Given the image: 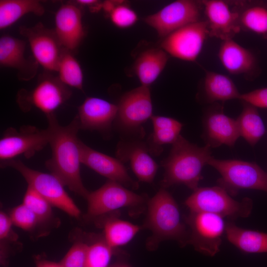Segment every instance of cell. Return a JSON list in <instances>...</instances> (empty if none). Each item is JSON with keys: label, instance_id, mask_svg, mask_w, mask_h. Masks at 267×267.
I'll list each match as a JSON object with an SVG mask.
<instances>
[{"label": "cell", "instance_id": "cell-2", "mask_svg": "<svg viewBox=\"0 0 267 267\" xmlns=\"http://www.w3.org/2000/svg\"><path fill=\"white\" fill-rule=\"evenodd\" d=\"M168 156L161 163L164 169L161 187L183 184L193 191L203 178L202 171L212 157L211 148L199 147L180 135L172 144Z\"/></svg>", "mask_w": 267, "mask_h": 267}, {"label": "cell", "instance_id": "cell-25", "mask_svg": "<svg viewBox=\"0 0 267 267\" xmlns=\"http://www.w3.org/2000/svg\"><path fill=\"white\" fill-rule=\"evenodd\" d=\"M225 234L227 240L243 252L267 253V233L243 228L227 222Z\"/></svg>", "mask_w": 267, "mask_h": 267}, {"label": "cell", "instance_id": "cell-30", "mask_svg": "<svg viewBox=\"0 0 267 267\" xmlns=\"http://www.w3.org/2000/svg\"><path fill=\"white\" fill-rule=\"evenodd\" d=\"M59 80L67 87L83 89V73L73 52L64 49L56 71Z\"/></svg>", "mask_w": 267, "mask_h": 267}, {"label": "cell", "instance_id": "cell-24", "mask_svg": "<svg viewBox=\"0 0 267 267\" xmlns=\"http://www.w3.org/2000/svg\"><path fill=\"white\" fill-rule=\"evenodd\" d=\"M168 60V53L161 47L147 49L140 53L135 61L134 71L141 85L150 87L163 71Z\"/></svg>", "mask_w": 267, "mask_h": 267}, {"label": "cell", "instance_id": "cell-5", "mask_svg": "<svg viewBox=\"0 0 267 267\" xmlns=\"http://www.w3.org/2000/svg\"><path fill=\"white\" fill-rule=\"evenodd\" d=\"M220 174L219 186L231 196L241 189H256L267 192V173L254 162L239 160H220L212 156L208 162Z\"/></svg>", "mask_w": 267, "mask_h": 267}, {"label": "cell", "instance_id": "cell-11", "mask_svg": "<svg viewBox=\"0 0 267 267\" xmlns=\"http://www.w3.org/2000/svg\"><path fill=\"white\" fill-rule=\"evenodd\" d=\"M88 215L96 217L126 207H133L146 201L144 195L137 194L123 185L108 180L87 197Z\"/></svg>", "mask_w": 267, "mask_h": 267}, {"label": "cell", "instance_id": "cell-22", "mask_svg": "<svg viewBox=\"0 0 267 267\" xmlns=\"http://www.w3.org/2000/svg\"><path fill=\"white\" fill-rule=\"evenodd\" d=\"M218 56L223 67L231 74H249L256 67L254 54L232 39L223 41Z\"/></svg>", "mask_w": 267, "mask_h": 267}, {"label": "cell", "instance_id": "cell-23", "mask_svg": "<svg viewBox=\"0 0 267 267\" xmlns=\"http://www.w3.org/2000/svg\"><path fill=\"white\" fill-rule=\"evenodd\" d=\"M150 120L153 132L145 143L151 155L158 156L164 145L172 144L177 140L183 125L174 118L163 116L153 115Z\"/></svg>", "mask_w": 267, "mask_h": 267}, {"label": "cell", "instance_id": "cell-36", "mask_svg": "<svg viewBox=\"0 0 267 267\" xmlns=\"http://www.w3.org/2000/svg\"><path fill=\"white\" fill-rule=\"evenodd\" d=\"M88 246L83 242L76 243L60 263L63 267H85Z\"/></svg>", "mask_w": 267, "mask_h": 267}, {"label": "cell", "instance_id": "cell-1", "mask_svg": "<svg viewBox=\"0 0 267 267\" xmlns=\"http://www.w3.org/2000/svg\"><path fill=\"white\" fill-rule=\"evenodd\" d=\"M51 156L45 166L69 189L86 199L89 192L85 187L81 175L79 143L80 130L76 116L67 125H60L55 115L47 117Z\"/></svg>", "mask_w": 267, "mask_h": 267}, {"label": "cell", "instance_id": "cell-10", "mask_svg": "<svg viewBox=\"0 0 267 267\" xmlns=\"http://www.w3.org/2000/svg\"><path fill=\"white\" fill-rule=\"evenodd\" d=\"M49 131L31 125H24L19 130L9 128L0 140V162L14 159L23 155L27 158L33 157L49 144Z\"/></svg>", "mask_w": 267, "mask_h": 267}, {"label": "cell", "instance_id": "cell-7", "mask_svg": "<svg viewBox=\"0 0 267 267\" xmlns=\"http://www.w3.org/2000/svg\"><path fill=\"white\" fill-rule=\"evenodd\" d=\"M2 168L11 167L18 172L28 183L52 206L61 210L72 217L79 218L81 211L64 189V185L52 174L29 168L20 160L1 162Z\"/></svg>", "mask_w": 267, "mask_h": 267}, {"label": "cell", "instance_id": "cell-40", "mask_svg": "<svg viewBox=\"0 0 267 267\" xmlns=\"http://www.w3.org/2000/svg\"><path fill=\"white\" fill-rule=\"evenodd\" d=\"M36 267H63L60 263H56L44 259L36 260Z\"/></svg>", "mask_w": 267, "mask_h": 267}, {"label": "cell", "instance_id": "cell-15", "mask_svg": "<svg viewBox=\"0 0 267 267\" xmlns=\"http://www.w3.org/2000/svg\"><path fill=\"white\" fill-rule=\"evenodd\" d=\"M117 104L97 97H87L78 107L76 116L80 130L109 134L114 127Z\"/></svg>", "mask_w": 267, "mask_h": 267}, {"label": "cell", "instance_id": "cell-32", "mask_svg": "<svg viewBox=\"0 0 267 267\" xmlns=\"http://www.w3.org/2000/svg\"><path fill=\"white\" fill-rule=\"evenodd\" d=\"M23 203L34 213L40 222L47 221L51 216L52 206L29 185L28 186L24 196Z\"/></svg>", "mask_w": 267, "mask_h": 267}, {"label": "cell", "instance_id": "cell-17", "mask_svg": "<svg viewBox=\"0 0 267 267\" xmlns=\"http://www.w3.org/2000/svg\"><path fill=\"white\" fill-rule=\"evenodd\" d=\"M79 146L82 164L109 180L117 182L126 187L138 188V183L130 176L123 163L118 158L96 151L81 140Z\"/></svg>", "mask_w": 267, "mask_h": 267}, {"label": "cell", "instance_id": "cell-20", "mask_svg": "<svg viewBox=\"0 0 267 267\" xmlns=\"http://www.w3.org/2000/svg\"><path fill=\"white\" fill-rule=\"evenodd\" d=\"M201 3L207 17L209 35L222 41L232 39L240 27L239 14L221 0H204Z\"/></svg>", "mask_w": 267, "mask_h": 267}, {"label": "cell", "instance_id": "cell-19", "mask_svg": "<svg viewBox=\"0 0 267 267\" xmlns=\"http://www.w3.org/2000/svg\"><path fill=\"white\" fill-rule=\"evenodd\" d=\"M54 31L64 48L76 50L85 35L80 8L72 4L61 5L55 13Z\"/></svg>", "mask_w": 267, "mask_h": 267}, {"label": "cell", "instance_id": "cell-3", "mask_svg": "<svg viewBox=\"0 0 267 267\" xmlns=\"http://www.w3.org/2000/svg\"><path fill=\"white\" fill-rule=\"evenodd\" d=\"M147 204V216L141 228L152 232L147 242L149 249L154 250L166 240H176L181 246L188 244V231L181 221L178 205L166 188L161 187Z\"/></svg>", "mask_w": 267, "mask_h": 267}, {"label": "cell", "instance_id": "cell-12", "mask_svg": "<svg viewBox=\"0 0 267 267\" xmlns=\"http://www.w3.org/2000/svg\"><path fill=\"white\" fill-rule=\"evenodd\" d=\"M208 35L207 21H198L182 27L165 37L160 47L174 57L193 62L200 54Z\"/></svg>", "mask_w": 267, "mask_h": 267}, {"label": "cell", "instance_id": "cell-42", "mask_svg": "<svg viewBox=\"0 0 267 267\" xmlns=\"http://www.w3.org/2000/svg\"><path fill=\"white\" fill-rule=\"evenodd\" d=\"M109 267H131L125 263H117Z\"/></svg>", "mask_w": 267, "mask_h": 267}, {"label": "cell", "instance_id": "cell-37", "mask_svg": "<svg viewBox=\"0 0 267 267\" xmlns=\"http://www.w3.org/2000/svg\"><path fill=\"white\" fill-rule=\"evenodd\" d=\"M239 99L256 108H267V87L241 94Z\"/></svg>", "mask_w": 267, "mask_h": 267}, {"label": "cell", "instance_id": "cell-29", "mask_svg": "<svg viewBox=\"0 0 267 267\" xmlns=\"http://www.w3.org/2000/svg\"><path fill=\"white\" fill-rule=\"evenodd\" d=\"M141 227L117 218L108 219L104 223V241L113 249L126 245Z\"/></svg>", "mask_w": 267, "mask_h": 267}, {"label": "cell", "instance_id": "cell-21", "mask_svg": "<svg viewBox=\"0 0 267 267\" xmlns=\"http://www.w3.org/2000/svg\"><path fill=\"white\" fill-rule=\"evenodd\" d=\"M25 46L24 41L10 35H3L0 38V66L17 70L19 78L28 81L36 75L38 63L26 58Z\"/></svg>", "mask_w": 267, "mask_h": 267}, {"label": "cell", "instance_id": "cell-28", "mask_svg": "<svg viewBox=\"0 0 267 267\" xmlns=\"http://www.w3.org/2000/svg\"><path fill=\"white\" fill-rule=\"evenodd\" d=\"M243 105L242 111L236 120L239 134L254 146L265 134L266 128L257 108L245 102Z\"/></svg>", "mask_w": 267, "mask_h": 267}, {"label": "cell", "instance_id": "cell-34", "mask_svg": "<svg viewBox=\"0 0 267 267\" xmlns=\"http://www.w3.org/2000/svg\"><path fill=\"white\" fill-rule=\"evenodd\" d=\"M9 215L13 224L25 230H30L40 223L34 213L23 203L14 207Z\"/></svg>", "mask_w": 267, "mask_h": 267}, {"label": "cell", "instance_id": "cell-33", "mask_svg": "<svg viewBox=\"0 0 267 267\" xmlns=\"http://www.w3.org/2000/svg\"><path fill=\"white\" fill-rule=\"evenodd\" d=\"M113 250L104 240L89 245L85 267H109Z\"/></svg>", "mask_w": 267, "mask_h": 267}, {"label": "cell", "instance_id": "cell-31", "mask_svg": "<svg viewBox=\"0 0 267 267\" xmlns=\"http://www.w3.org/2000/svg\"><path fill=\"white\" fill-rule=\"evenodd\" d=\"M240 22L247 29L257 34H267V8L254 6L246 9L240 17Z\"/></svg>", "mask_w": 267, "mask_h": 267}, {"label": "cell", "instance_id": "cell-27", "mask_svg": "<svg viewBox=\"0 0 267 267\" xmlns=\"http://www.w3.org/2000/svg\"><path fill=\"white\" fill-rule=\"evenodd\" d=\"M44 12V7L38 0H0V29L11 26L27 14L41 16Z\"/></svg>", "mask_w": 267, "mask_h": 267}, {"label": "cell", "instance_id": "cell-16", "mask_svg": "<svg viewBox=\"0 0 267 267\" xmlns=\"http://www.w3.org/2000/svg\"><path fill=\"white\" fill-rule=\"evenodd\" d=\"M116 158L123 163L129 162L139 181L152 183L158 165L151 157L145 142L141 139H122L116 150Z\"/></svg>", "mask_w": 267, "mask_h": 267}, {"label": "cell", "instance_id": "cell-41", "mask_svg": "<svg viewBox=\"0 0 267 267\" xmlns=\"http://www.w3.org/2000/svg\"><path fill=\"white\" fill-rule=\"evenodd\" d=\"M119 2L118 1H105L102 3V8L106 12L110 13Z\"/></svg>", "mask_w": 267, "mask_h": 267}, {"label": "cell", "instance_id": "cell-18", "mask_svg": "<svg viewBox=\"0 0 267 267\" xmlns=\"http://www.w3.org/2000/svg\"><path fill=\"white\" fill-rule=\"evenodd\" d=\"M202 123V137L211 148L222 145L232 147L240 136L236 120L226 115L221 108L208 111Z\"/></svg>", "mask_w": 267, "mask_h": 267}, {"label": "cell", "instance_id": "cell-35", "mask_svg": "<svg viewBox=\"0 0 267 267\" xmlns=\"http://www.w3.org/2000/svg\"><path fill=\"white\" fill-rule=\"evenodd\" d=\"M112 23L120 28L133 26L137 20L136 13L130 7L120 2L110 13Z\"/></svg>", "mask_w": 267, "mask_h": 267}, {"label": "cell", "instance_id": "cell-38", "mask_svg": "<svg viewBox=\"0 0 267 267\" xmlns=\"http://www.w3.org/2000/svg\"><path fill=\"white\" fill-rule=\"evenodd\" d=\"M13 223L8 215L3 211L0 213V240L7 238L12 230Z\"/></svg>", "mask_w": 267, "mask_h": 267}, {"label": "cell", "instance_id": "cell-13", "mask_svg": "<svg viewBox=\"0 0 267 267\" xmlns=\"http://www.w3.org/2000/svg\"><path fill=\"white\" fill-rule=\"evenodd\" d=\"M199 16L200 8L197 2L178 0L147 16L144 22L164 38L182 27L198 21Z\"/></svg>", "mask_w": 267, "mask_h": 267}, {"label": "cell", "instance_id": "cell-26", "mask_svg": "<svg viewBox=\"0 0 267 267\" xmlns=\"http://www.w3.org/2000/svg\"><path fill=\"white\" fill-rule=\"evenodd\" d=\"M204 90L207 99L211 102L239 99L241 94L230 78L210 71L205 73Z\"/></svg>", "mask_w": 267, "mask_h": 267}, {"label": "cell", "instance_id": "cell-6", "mask_svg": "<svg viewBox=\"0 0 267 267\" xmlns=\"http://www.w3.org/2000/svg\"><path fill=\"white\" fill-rule=\"evenodd\" d=\"M190 212H207L232 219L246 218L253 209V201L248 197L234 199L220 186L198 187L184 202Z\"/></svg>", "mask_w": 267, "mask_h": 267}, {"label": "cell", "instance_id": "cell-4", "mask_svg": "<svg viewBox=\"0 0 267 267\" xmlns=\"http://www.w3.org/2000/svg\"><path fill=\"white\" fill-rule=\"evenodd\" d=\"M114 128L122 139H141L144 136L143 125L153 116L149 87L141 85L124 93L118 103Z\"/></svg>", "mask_w": 267, "mask_h": 267}, {"label": "cell", "instance_id": "cell-14", "mask_svg": "<svg viewBox=\"0 0 267 267\" xmlns=\"http://www.w3.org/2000/svg\"><path fill=\"white\" fill-rule=\"evenodd\" d=\"M19 31L28 40L36 61L45 70L56 72L64 48L54 30L39 23L31 27L21 26Z\"/></svg>", "mask_w": 267, "mask_h": 267}, {"label": "cell", "instance_id": "cell-9", "mask_svg": "<svg viewBox=\"0 0 267 267\" xmlns=\"http://www.w3.org/2000/svg\"><path fill=\"white\" fill-rule=\"evenodd\" d=\"M186 221L190 229L188 244L205 255H216L225 233L226 223L223 218L207 212H190Z\"/></svg>", "mask_w": 267, "mask_h": 267}, {"label": "cell", "instance_id": "cell-8", "mask_svg": "<svg viewBox=\"0 0 267 267\" xmlns=\"http://www.w3.org/2000/svg\"><path fill=\"white\" fill-rule=\"evenodd\" d=\"M71 94L69 87L58 77L44 74L32 90H20L17 101L24 112L35 108L48 117L55 115V111L69 99Z\"/></svg>", "mask_w": 267, "mask_h": 267}, {"label": "cell", "instance_id": "cell-39", "mask_svg": "<svg viewBox=\"0 0 267 267\" xmlns=\"http://www.w3.org/2000/svg\"><path fill=\"white\" fill-rule=\"evenodd\" d=\"M77 2L80 5L87 6L92 8L93 11L99 10L102 8V3L95 0H78Z\"/></svg>", "mask_w": 267, "mask_h": 267}]
</instances>
